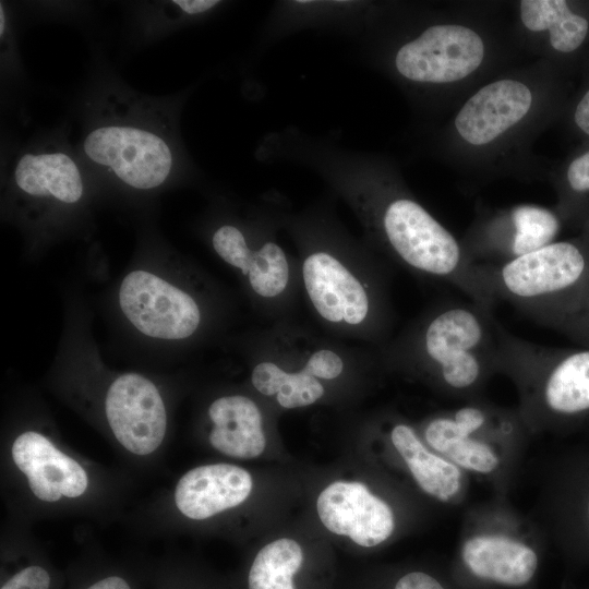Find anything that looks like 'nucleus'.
Listing matches in <instances>:
<instances>
[{"mask_svg": "<svg viewBox=\"0 0 589 589\" xmlns=\"http://www.w3.org/2000/svg\"><path fill=\"white\" fill-rule=\"evenodd\" d=\"M498 329L492 310L450 301L422 328L420 356L446 387L469 390L497 369Z\"/></svg>", "mask_w": 589, "mask_h": 589, "instance_id": "obj_2", "label": "nucleus"}, {"mask_svg": "<svg viewBox=\"0 0 589 589\" xmlns=\"http://www.w3.org/2000/svg\"><path fill=\"white\" fill-rule=\"evenodd\" d=\"M497 369L534 384L539 404L550 412L575 414L589 409V350L557 353L500 325Z\"/></svg>", "mask_w": 589, "mask_h": 589, "instance_id": "obj_4", "label": "nucleus"}, {"mask_svg": "<svg viewBox=\"0 0 589 589\" xmlns=\"http://www.w3.org/2000/svg\"><path fill=\"white\" fill-rule=\"evenodd\" d=\"M0 13H1V14H0V16H1V22H0L1 27H0V31H1V34H2V33H3V25H4V19H3V15H4V14H3L2 7H1V12H0Z\"/></svg>", "mask_w": 589, "mask_h": 589, "instance_id": "obj_32", "label": "nucleus"}, {"mask_svg": "<svg viewBox=\"0 0 589 589\" xmlns=\"http://www.w3.org/2000/svg\"><path fill=\"white\" fill-rule=\"evenodd\" d=\"M56 577L43 563L32 562L2 577L0 589H53Z\"/></svg>", "mask_w": 589, "mask_h": 589, "instance_id": "obj_24", "label": "nucleus"}, {"mask_svg": "<svg viewBox=\"0 0 589 589\" xmlns=\"http://www.w3.org/2000/svg\"><path fill=\"white\" fill-rule=\"evenodd\" d=\"M395 589H444L432 576L414 572L402 576L396 584Z\"/></svg>", "mask_w": 589, "mask_h": 589, "instance_id": "obj_28", "label": "nucleus"}, {"mask_svg": "<svg viewBox=\"0 0 589 589\" xmlns=\"http://www.w3.org/2000/svg\"><path fill=\"white\" fill-rule=\"evenodd\" d=\"M560 221L551 211L537 205L515 206L506 216L492 221L484 238L466 255L472 264H503L553 242Z\"/></svg>", "mask_w": 589, "mask_h": 589, "instance_id": "obj_11", "label": "nucleus"}, {"mask_svg": "<svg viewBox=\"0 0 589 589\" xmlns=\"http://www.w3.org/2000/svg\"><path fill=\"white\" fill-rule=\"evenodd\" d=\"M252 477L230 464H211L187 471L175 489V504L189 519L204 520L243 503L252 491Z\"/></svg>", "mask_w": 589, "mask_h": 589, "instance_id": "obj_13", "label": "nucleus"}, {"mask_svg": "<svg viewBox=\"0 0 589 589\" xmlns=\"http://www.w3.org/2000/svg\"><path fill=\"white\" fill-rule=\"evenodd\" d=\"M316 507L330 532L348 536L361 546H375L394 530L389 506L361 482H333L318 495Z\"/></svg>", "mask_w": 589, "mask_h": 589, "instance_id": "obj_9", "label": "nucleus"}, {"mask_svg": "<svg viewBox=\"0 0 589 589\" xmlns=\"http://www.w3.org/2000/svg\"><path fill=\"white\" fill-rule=\"evenodd\" d=\"M531 101V92L524 83L493 82L467 100L455 119V127L468 143L488 144L519 122L529 111Z\"/></svg>", "mask_w": 589, "mask_h": 589, "instance_id": "obj_12", "label": "nucleus"}, {"mask_svg": "<svg viewBox=\"0 0 589 589\" xmlns=\"http://www.w3.org/2000/svg\"><path fill=\"white\" fill-rule=\"evenodd\" d=\"M182 11L189 14L202 13L214 8L219 1L215 0H176L173 1Z\"/></svg>", "mask_w": 589, "mask_h": 589, "instance_id": "obj_29", "label": "nucleus"}, {"mask_svg": "<svg viewBox=\"0 0 589 589\" xmlns=\"http://www.w3.org/2000/svg\"><path fill=\"white\" fill-rule=\"evenodd\" d=\"M216 253L229 265L248 276L252 289L265 298L281 293L289 279V266L284 251L274 242H266L252 252L242 232L225 225L213 236Z\"/></svg>", "mask_w": 589, "mask_h": 589, "instance_id": "obj_15", "label": "nucleus"}, {"mask_svg": "<svg viewBox=\"0 0 589 589\" xmlns=\"http://www.w3.org/2000/svg\"><path fill=\"white\" fill-rule=\"evenodd\" d=\"M382 223L389 245L407 265L448 281L469 300L493 310L465 249L420 204L396 199L386 206Z\"/></svg>", "mask_w": 589, "mask_h": 589, "instance_id": "obj_3", "label": "nucleus"}, {"mask_svg": "<svg viewBox=\"0 0 589 589\" xmlns=\"http://www.w3.org/2000/svg\"><path fill=\"white\" fill-rule=\"evenodd\" d=\"M483 57L484 45L474 31L443 24L426 28L404 45L395 63L398 72L411 81L449 83L476 71Z\"/></svg>", "mask_w": 589, "mask_h": 589, "instance_id": "obj_7", "label": "nucleus"}, {"mask_svg": "<svg viewBox=\"0 0 589 589\" xmlns=\"http://www.w3.org/2000/svg\"><path fill=\"white\" fill-rule=\"evenodd\" d=\"M208 416L213 422L209 442L215 449L242 459L263 453L262 414L253 400L240 395L220 397L209 406Z\"/></svg>", "mask_w": 589, "mask_h": 589, "instance_id": "obj_16", "label": "nucleus"}, {"mask_svg": "<svg viewBox=\"0 0 589 589\" xmlns=\"http://www.w3.org/2000/svg\"><path fill=\"white\" fill-rule=\"evenodd\" d=\"M84 152L96 164L111 169L136 189L160 185L172 166L168 144L156 133L132 125H106L93 130Z\"/></svg>", "mask_w": 589, "mask_h": 589, "instance_id": "obj_6", "label": "nucleus"}, {"mask_svg": "<svg viewBox=\"0 0 589 589\" xmlns=\"http://www.w3.org/2000/svg\"><path fill=\"white\" fill-rule=\"evenodd\" d=\"M105 412L112 434L129 453H155L167 432V412L155 384L137 373H125L109 386Z\"/></svg>", "mask_w": 589, "mask_h": 589, "instance_id": "obj_8", "label": "nucleus"}, {"mask_svg": "<svg viewBox=\"0 0 589 589\" xmlns=\"http://www.w3.org/2000/svg\"><path fill=\"white\" fill-rule=\"evenodd\" d=\"M160 589H177L169 574L163 580H159Z\"/></svg>", "mask_w": 589, "mask_h": 589, "instance_id": "obj_31", "label": "nucleus"}, {"mask_svg": "<svg viewBox=\"0 0 589 589\" xmlns=\"http://www.w3.org/2000/svg\"><path fill=\"white\" fill-rule=\"evenodd\" d=\"M75 589H137L130 574L110 569L81 580Z\"/></svg>", "mask_w": 589, "mask_h": 589, "instance_id": "obj_26", "label": "nucleus"}, {"mask_svg": "<svg viewBox=\"0 0 589 589\" xmlns=\"http://www.w3.org/2000/svg\"><path fill=\"white\" fill-rule=\"evenodd\" d=\"M424 436L431 447L466 469L488 473L498 465L491 447L472 437V434L452 417H440L430 421Z\"/></svg>", "mask_w": 589, "mask_h": 589, "instance_id": "obj_21", "label": "nucleus"}, {"mask_svg": "<svg viewBox=\"0 0 589 589\" xmlns=\"http://www.w3.org/2000/svg\"><path fill=\"white\" fill-rule=\"evenodd\" d=\"M119 304L130 323L153 338L183 339L200 324V309L194 299L146 271H133L123 278Z\"/></svg>", "mask_w": 589, "mask_h": 589, "instance_id": "obj_5", "label": "nucleus"}, {"mask_svg": "<svg viewBox=\"0 0 589 589\" xmlns=\"http://www.w3.org/2000/svg\"><path fill=\"white\" fill-rule=\"evenodd\" d=\"M567 180L574 191H589V152L579 156L569 165Z\"/></svg>", "mask_w": 589, "mask_h": 589, "instance_id": "obj_27", "label": "nucleus"}, {"mask_svg": "<svg viewBox=\"0 0 589 589\" xmlns=\"http://www.w3.org/2000/svg\"><path fill=\"white\" fill-rule=\"evenodd\" d=\"M308 294L322 317L330 322L362 323L369 314L370 300L360 281L335 257L311 254L303 263Z\"/></svg>", "mask_w": 589, "mask_h": 589, "instance_id": "obj_14", "label": "nucleus"}, {"mask_svg": "<svg viewBox=\"0 0 589 589\" xmlns=\"http://www.w3.org/2000/svg\"><path fill=\"white\" fill-rule=\"evenodd\" d=\"M344 369L341 358L330 350H318L314 352L308 360L303 372L324 380L336 378Z\"/></svg>", "mask_w": 589, "mask_h": 589, "instance_id": "obj_25", "label": "nucleus"}, {"mask_svg": "<svg viewBox=\"0 0 589 589\" xmlns=\"http://www.w3.org/2000/svg\"><path fill=\"white\" fill-rule=\"evenodd\" d=\"M575 121L584 132L589 134V91L586 93L576 108Z\"/></svg>", "mask_w": 589, "mask_h": 589, "instance_id": "obj_30", "label": "nucleus"}, {"mask_svg": "<svg viewBox=\"0 0 589 589\" xmlns=\"http://www.w3.org/2000/svg\"><path fill=\"white\" fill-rule=\"evenodd\" d=\"M588 513H589V508H588Z\"/></svg>", "mask_w": 589, "mask_h": 589, "instance_id": "obj_33", "label": "nucleus"}, {"mask_svg": "<svg viewBox=\"0 0 589 589\" xmlns=\"http://www.w3.org/2000/svg\"><path fill=\"white\" fill-rule=\"evenodd\" d=\"M302 562L298 542L287 538L275 540L256 554L248 574V589H294L292 577Z\"/></svg>", "mask_w": 589, "mask_h": 589, "instance_id": "obj_22", "label": "nucleus"}, {"mask_svg": "<svg viewBox=\"0 0 589 589\" xmlns=\"http://www.w3.org/2000/svg\"><path fill=\"white\" fill-rule=\"evenodd\" d=\"M390 438L423 491L441 501H447L458 492L460 488L458 468L430 453L410 426L395 425Z\"/></svg>", "mask_w": 589, "mask_h": 589, "instance_id": "obj_19", "label": "nucleus"}, {"mask_svg": "<svg viewBox=\"0 0 589 589\" xmlns=\"http://www.w3.org/2000/svg\"><path fill=\"white\" fill-rule=\"evenodd\" d=\"M252 384L263 395H276L278 404L288 409L309 406L324 394L323 385L300 371L287 373L272 362L259 363L252 372Z\"/></svg>", "mask_w": 589, "mask_h": 589, "instance_id": "obj_23", "label": "nucleus"}, {"mask_svg": "<svg viewBox=\"0 0 589 589\" xmlns=\"http://www.w3.org/2000/svg\"><path fill=\"white\" fill-rule=\"evenodd\" d=\"M462 561L476 576L507 586L527 584L538 556L528 545L500 536H477L462 546Z\"/></svg>", "mask_w": 589, "mask_h": 589, "instance_id": "obj_17", "label": "nucleus"}, {"mask_svg": "<svg viewBox=\"0 0 589 589\" xmlns=\"http://www.w3.org/2000/svg\"><path fill=\"white\" fill-rule=\"evenodd\" d=\"M520 17L530 31L549 29L552 47L561 52L578 48L588 32L587 20L573 13L563 0H524Z\"/></svg>", "mask_w": 589, "mask_h": 589, "instance_id": "obj_20", "label": "nucleus"}, {"mask_svg": "<svg viewBox=\"0 0 589 589\" xmlns=\"http://www.w3.org/2000/svg\"><path fill=\"white\" fill-rule=\"evenodd\" d=\"M20 190L33 196H52L72 204L83 194V183L75 163L63 153L25 154L14 172Z\"/></svg>", "mask_w": 589, "mask_h": 589, "instance_id": "obj_18", "label": "nucleus"}, {"mask_svg": "<svg viewBox=\"0 0 589 589\" xmlns=\"http://www.w3.org/2000/svg\"><path fill=\"white\" fill-rule=\"evenodd\" d=\"M11 455L31 492L41 502L76 498L88 488L85 469L39 432L21 433L12 444Z\"/></svg>", "mask_w": 589, "mask_h": 589, "instance_id": "obj_10", "label": "nucleus"}, {"mask_svg": "<svg viewBox=\"0 0 589 589\" xmlns=\"http://www.w3.org/2000/svg\"><path fill=\"white\" fill-rule=\"evenodd\" d=\"M588 269L585 253L565 241L507 263L474 264L477 280L493 305L506 301L540 324H552L567 313Z\"/></svg>", "mask_w": 589, "mask_h": 589, "instance_id": "obj_1", "label": "nucleus"}]
</instances>
